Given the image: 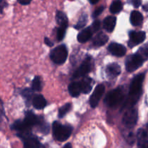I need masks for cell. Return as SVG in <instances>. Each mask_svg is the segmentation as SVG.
<instances>
[{"instance_id":"cell-8","label":"cell","mask_w":148,"mask_h":148,"mask_svg":"<svg viewBox=\"0 0 148 148\" xmlns=\"http://www.w3.org/2000/svg\"><path fill=\"white\" fill-rule=\"evenodd\" d=\"M91 70V59L90 57H87L82 64L80 65L77 70L75 72L73 77L74 78H79L83 77L89 73Z\"/></svg>"},{"instance_id":"cell-33","label":"cell","mask_w":148,"mask_h":148,"mask_svg":"<svg viewBox=\"0 0 148 148\" xmlns=\"http://www.w3.org/2000/svg\"><path fill=\"white\" fill-rule=\"evenodd\" d=\"M132 3L135 8H138L141 5L142 0H132Z\"/></svg>"},{"instance_id":"cell-40","label":"cell","mask_w":148,"mask_h":148,"mask_svg":"<svg viewBox=\"0 0 148 148\" xmlns=\"http://www.w3.org/2000/svg\"><path fill=\"white\" fill-rule=\"evenodd\" d=\"M147 128H148V126H147Z\"/></svg>"},{"instance_id":"cell-18","label":"cell","mask_w":148,"mask_h":148,"mask_svg":"<svg viewBox=\"0 0 148 148\" xmlns=\"http://www.w3.org/2000/svg\"><path fill=\"white\" fill-rule=\"evenodd\" d=\"M33 105L36 109H43L46 106V101L43 95H36L33 98Z\"/></svg>"},{"instance_id":"cell-34","label":"cell","mask_w":148,"mask_h":148,"mask_svg":"<svg viewBox=\"0 0 148 148\" xmlns=\"http://www.w3.org/2000/svg\"><path fill=\"white\" fill-rule=\"evenodd\" d=\"M17 1L22 5H27V4H29L31 2L32 0H17Z\"/></svg>"},{"instance_id":"cell-31","label":"cell","mask_w":148,"mask_h":148,"mask_svg":"<svg viewBox=\"0 0 148 148\" xmlns=\"http://www.w3.org/2000/svg\"><path fill=\"white\" fill-rule=\"evenodd\" d=\"M103 10H104V7H103V6H101V7L97 8L96 10L94 11L93 14H92V17L95 18V17H97L98 16H99L100 14L103 12Z\"/></svg>"},{"instance_id":"cell-35","label":"cell","mask_w":148,"mask_h":148,"mask_svg":"<svg viewBox=\"0 0 148 148\" xmlns=\"http://www.w3.org/2000/svg\"><path fill=\"white\" fill-rule=\"evenodd\" d=\"M44 41H45V43H46V44L47 45V46H53V42L51 41V40H49V39L48 38H45Z\"/></svg>"},{"instance_id":"cell-38","label":"cell","mask_w":148,"mask_h":148,"mask_svg":"<svg viewBox=\"0 0 148 148\" xmlns=\"http://www.w3.org/2000/svg\"><path fill=\"white\" fill-rule=\"evenodd\" d=\"M143 10H144L145 11L148 12V4H145V5L143 6Z\"/></svg>"},{"instance_id":"cell-19","label":"cell","mask_w":148,"mask_h":148,"mask_svg":"<svg viewBox=\"0 0 148 148\" xmlns=\"http://www.w3.org/2000/svg\"><path fill=\"white\" fill-rule=\"evenodd\" d=\"M143 21V16L140 12L133 11L130 15V22L134 26H139Z\"/></svg>"},{"instance_id":"cell-20","label":"cell","mask_w":148,"mask_h":148,"mask_svg":"<svg viewBox=\"0 0 148 148\" xmlns=\"http://www.w3.org/2000/svg\"><path fill=\"white\" fill-rule=\"evenodd\" d=\"M81 86V90L83 93L88 94L92 89V79L90 77H85L79 82Z\"/></svg>"},{"instance_id":"cell-30","label":"cell","mask_w":148,"mask_h":148,"mask_svg":"<svg viewBox=\"0 0 148 148\" xmlns=\"http://www.w3.org/2000/svg\"><path fill=\"white\" fill-rule=\"evenodd\" d=\"M100 27H101V22H100V20H95L94 23H92L91 28H92V32H96L99 30Z\"/></svg>"},{"instance_id":"cell-13","label":"cell","mask_w":148,"mask_h":148,"mask_svg":"<svg viewBox=\"0 0 148 148\" xmlns=\"http://www.w3.org/2000/svg\"><path fill=\"white\" fill-rule=\"evenodd\" d=\"M13 130L18 132V134H23V133L30 132V127H28L24 121H16L12 126Z\"/></svg>"},{"instance_id":"cell-24","label":"cell","mask_w":148,"mask_h":148,"mask_svg":"<svg viewBox=\"0 0 148 148\" xmlns=\"http://www.w3.org/2000/svg\"><path fill=\"white\" fill-rule=\"evenodd\" d=\"M87 22H88V15L86 14H83L79 17V21L77 22V25H75V27L76 29H77V30L78 29L82 28V27H84L85 26Z\"/></svg>"},{"instance_id":"cell-28","label":"cell","mask_w":148,"mask_h":148,"mask_svg":"<svg viewBox=\"0 0 148 148\" xmlns=\"http://www.w3.org/2000/svg\"><path fill=\"white\" fill-rule=\"evenodd\" d=\"M66 27L64 26H59V27L57 30V39L58 40H62L64 38L65 34H66Z\"/></svg>"},{"instance_id":"cell-5","label":"cell","mask_w":148,"mask_h":148,"mask_svg":"<svg viewBox=\"0 0 148 148\" xmlns=\"http://www.w3.org/2000/svg\"><path fill=\"white\" fill-rule=\"evenodd\" d=\"M137 118H138V116H137V109L134 108H130L124 114L122 122L127 128H133L137 124Z\"/></svg>"},{"instance_id":"cell-14","label":"cell","mask_w":148,"mask_h":148,"mask_svg":"<svg viewBox=\"0 0 148 148\" xmlns=\"http://www.w3.org/2000/svg\"><path fill=\"white\" fill-rule=\"evenodd\" d=\"M106 72L111 77H116L121 73V66L117 63H111L107 66Z\"/></svg>"},{"instance_id":"cell-29","label":"cell","mask_w":148,"mask_h":148,"mask_svg":"<svg viewBox=\"0 0 148 148\" xmlns=\"http://www.w3.org/2000/svg\"><path fill=\"white\" fill-rule=\"evenodd\" d=\"M33 90L29 89V88L25 89V90H23V96H24L25 98H28V99H30V98L33 96Z\"/></svg>"},{"instance_id":"cell-3","label":"cell","mask_w":148,"mask_h":148,"mask_svg":"<svg viewBox=\"0 0 148 148\" xmlns=\"http://www.w3.org/2000/svg\"><path fill=\"white\" fill-rule=\"evenodd\" d=\"M124 98V90L121 88H118L108 92V94L106 97L105 102L108 106L111 108H116L121 103Z\"/></svg>"},{"instance_id":"cell-36","label":"cell","mask_w":148,"mask_h":148,"mask_svg":"<svg viewBox=\"0 0 148 148\" xmlns=\"http://www.w3.org/2000/svg\"><path fill=\"white\" fill-rule=\"evenodd\" d=\"M62 148H72V145L70 143H67V144L65 145Z\"/></svg>"},{"instance_id":"cell-26","label":"cell","mask_w":148,"mask_h":148,"mask_svg":"<svg viewBox=\"0 0 148 148\" xmlns=\"http://www.w3.org/2000/svg\"><path fill=\"white\" fill-rule=\"evenodd\" d=\"M71 108H72V105L71 103H66L63 106L61 107L59 111V118H62L69 111H70Z\"/></svg>"},{"instance_id":"cell-23","label":"cell","mask_w":148,"mask_h":148,"mask_svg":"<svg viewBox=\"0 0 148 148\" xmlns=\"http://www.w3.org/2000/svg\"><path fill=\"white\" fill-rule=\"evenodd\" d=\"M123 9V4L121 0H114L110 6V11L113 14L120 12Z\"/></svg>"},{"instance_id":"cell-27","label":"cell","mask_w":148,"mask_h":148,"mask_svg":"<svg viewBox=\"0 0 148 148\" xmlns=\"http://www.w3.org/2000/svg\"><path fill=\"white\" fill-rule=\"evenodd\" d=\"M32 88L33 90L35 91H40L41 90V80L39 77H36L33 79V82H32Z\"/></svg>"},{"instance_id":"cell-1","label":"cell","mask_w":148,"mask_h":148,"mask_svg":"<svg viewBox=\"0 0 148 148\" xmlns=\"http://www.w3.org/2000/svg\"><path fill=\"white\" fill-rule=\"evenodd\" d=\"M144 79V74H140L134 77V79L132 81L131 85H130L129 98L126 101V104L124 105V106H132L138 101L139 97L141 94L142 86H143Z\"/></svg>"},{"instance_id":"cell-16","label":"cell","mask_w":148,"mask_h":148,"mask_svg":"<svg viewBox=\"0 0 148 148\" xmlns=\"http://www.w3.org/2000/svg\"><path fill=\"white\" fill-rule=\"evenodd\" d=\"M92 35V30L91 27H88L82 30L77 36L78 41L80 43L87 42L91 38Z\"/></svg>"},{"instance_id":"cell-12","label":"cell","mask_w":148,"mask_h":148,"mask_svg":"<svg viewBox=\"0 0 148 148\" xmlns=\"http://www.w3.org/2000/svg\"><path fill=\"white\" fill-rule=\"evenodd\" d=\"M137 145L139 148H148L147 132L143 129L138 130L137 133Z\"/></svg>"},{"instance_id":"cell-10","label":"cell","mask_w":148,"mask_h":148,"mask_svg":"<svg viewBox=\"0 0 148 148\" xmlns=\"http://www.w3.org/2000/svg\"><path fill=\"white\" fill-rule=\"evenodd\" d=\"M43 121L42 117L36 116L32 111L26 113L25 118L24 119V122L30 128L33 126H39L42 122H43Z\"/></svg>"},{"instance_id":"cell-9","label":"cell","mask_w":148,"mask_h":148,"mask_svg":"<svg viewBox=\"0 0 148 148\" xmlns=\"http://www.w3.org/2000/svg\"><path fill=\"white\" fill-rule=\"evenodd\" d=\"M146 37V34L143 31H132L130 33V42L129 45L130 47L136 46L143 43Z\"/></svg>"},{"instance_id":"cell-4","label":"cell","mask_w":148,"mask_h":148,"mask_svg":"<svg viewBox=\"0 0 148 148\" xmlns=\"http://www.w3.org/2000/svg\"><path fill=\"white\" fill-rule=\"evenodd\" d=\"M68 56L67 49L65 45H59L51 52L50 57L56 64H62L64 63Z\"/></svg>"},{"instance_id":"cell-25","label":"cell","mask_w":148,"mask_h":148,"mask_svg":"<svg viewBox=\"0 0 148 148\" xmlns=\"http://www.w3.org/2000/svg\"><path fill=\"white\" fill-rule=\"evenodd\" d=\"M137 53L144 61L148 59V43L140 48Z\"/></svg>"},{"instance_id":"cell-7","label":"cell","mask_w":148,"mask_h":148,"mask_svg":"<svg viewBox=\"0 0 148 148\" xmlns=\"http://www.w3.org/2000/svg\"><path fill=\"white\" fill-rule=\"evenodd\" d=\"M104 92H105V86L102 84L98 85L95 88V90L92 92L90 99V103L91 107L95 108L98 106V103H99L102 95H103Z\"/></svg>"},{"instance_id":"cell-15","label":"cell","mask_w":148,"mask_h":148,"mask_svg":"<svg viewBox=\"0 0 148 148\" xmlns=\"http://www.w3.org/2000/svg\"><path fill=\"white\" fill-rule=\"evenodd\" d=\"M116 23V18L114 16H108L106 17L103 20V28L106 31L112 32L114 30V27Z\"/></svg>"},{"instance_id":"cell-37","label":"cell","mask_w":148,"mask_h":148,"mask_svg":"<svg viewBox=\"0 0 148 148\" xmlns=\"http://www.w3.org/2000/svg\"><path fill=\"white\" fill-rule=\"evenodd\" d=\"M89 1L92 4H96L97 2H98V1H99V0H89Z\"/></svg>"},{"instance_id":"cell-11","label":"cell","mask_w":148,"mask_h":148,"mask_svg":"<svg viewBox=\"0 0 148 148\" xmlns=\"http://www.w3.org/2000/svg\"><path fill=\"white\" fill-rule=\"evenodd\" d=\"M108 51L114 56L121 57L126 54L127 49L124 45L117 43H112L108 46Z\"/></svg>"},{"instance_id":"cell-39","label":"cell","mask_w":148,"mask_h":148,"mask_svg":"<svg viewBox=\"0 0 148 148\" xmlns=\"http://www.w3.org/2000/svg\"><path fill=\"white\" fill-rule=\"evenodd\" d=\"M36 148H45V147L43 145H41L40 143H39L38 145H37V147H36Z\"/></svg>"},{"instance_id":"cell-32","label":"cell","mask_w":148,"mask_h":148,"mask_svg":"<svg viewBox=\"0 0 148 148\" xmlns=\"http://www.w3.org/2000/svg\"><path fill=\"white\" fill-rule=\"evenodd\" d=\"M7 6V1L6 0H0V12H2L3 10Z\"/></svg>"},{"instance_id":"cell-21","label":"cell","mask_w":148,"mask_h":148,"mask_svg":"<svg viewBox=\"0 0 148 148\" xmlns=\"http://www.w3.org/2000/svg\"><path fill=\"white\" fill-rule=\"evenodd\" d=\"M69 92L72 97H78L82 92L80 83L79 82H73L69 85Z\"/></svg>"},{"instance_id":"cell-22","label":"cell","mask_w":148,"mask_h":148,"mask_svg":"<svg viewBox=\"0 0 148 148\" xmlns=\"http://www.w3.org/2000/svg\"><path fill=\"white\" fill-rule=\"evenodd\" d=\"M56 20L59 26H68V19L66 14L62 11H58L56 14Z\"/></svg>"},{"instance_id":"cell-2","label":"cell","mask_w":148,"mask_h":148,"mask_svg":"<svg viewBox=\"0 0 148 148\" xmlns=\"http://www.w3.org/2000/svg\"><path fill=\"white\" fill-rule=\"evenodd\" d=\"M52 130L54 138L59 142H64L70 137L72 127L69 125H63L57 121H55L52 126Z\"/></svg>"},{"instance_id":"cell-6","label":"cell","mask_w":148,"mask_h":148,"mask_svg":"<svg viewBox=\"0 0 148 148\" xmlns=\"http://www.w3.org/2000/svg\"><path fill=\"white\" fill-rule=\"evenodd\" d=\"M143 62H144V60L137 53L130 55L126 59V69L130 72H134L143 65Z\"/></svg>"},{"instance_id":"cell-17","label":"cell","mask_w":148,"mask_h":148,"mask_svg":"<svg viewBox=\"0 0 148 148\" xmlns=\"http://www.w3.org/2000/svg\"><path fill=\"white\" fill-rule=\"evenodd\" d=\"M108 37L106 34H105L103 32H101L98 34L96 35L95 38L93 39V41H92V43L95 46H97V47H100V46H103L104 44L108 42Z\"/></svg>"}]
</instances>
